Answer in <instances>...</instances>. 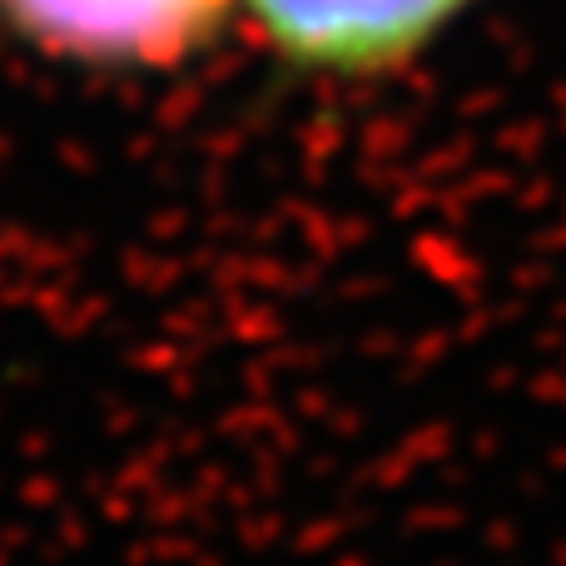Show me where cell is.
Returning <instances> with one entry per match:
<instances>
[{
  "instance_id": "6da1fadb",
  "label": "cell",
  "mask_w": 566,
  "mask_h": 566,
  "mask_svg": "<svg viewBox=\"0 0 566 566\" xmlns=\"http://www.w3.org/2000/svg\"><path fill=\"white\" fill-rule=\"evenodd\" d=\"M482 0H239V25L293 80L382 85L418 70Z\"/></svg>"
},
{
  "instance_id": "7a4b0ae2",
  "label": "cell",
  "mask_w": 566,
  "mask_h": 566,
  "mask_svg": "<svg viewBox=\"0 0 566 566\" xmlns=\"http://www.w3.org/2000/svg\"><path fill=\"white\" fill-rule=\"evenodd\" d=\"M239 25V0H0V35L70 75H169Z\"/></svg>"
}]
</instances>
